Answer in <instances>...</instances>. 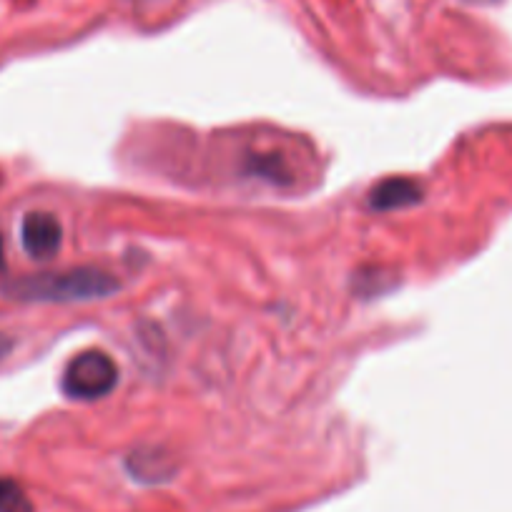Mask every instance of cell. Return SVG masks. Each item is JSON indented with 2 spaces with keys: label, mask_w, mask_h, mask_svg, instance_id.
<instances>
[{
  "label": "cell",
  "mask_w": 512,
  "mask_h": 512,
  "mask_svg": "<svg viewBox=\"0 0 512 512\" xmlns=\"http://www.w3.org/2000/svg\"><path fill=\"white\" fill-rule=\"evenodd\" d=\"M118 384V367L101 349L76 354L63 369L61 390L68 400L93 402L111 395Z\"/></svg>",
  "instance_id": "2"
},
{
  "label": "cell",
  "mask_w": 512,
  "mask_h": 512,
  "mask_svg": "<svg viewBox=\"0 0 512 512\" xmlns=\"http://www.w3.org/2000/svg\"><path fill=\"white\" fill-rule=\"evenodd\" d=\"M6 274V259H3V244H0V277Z\"/></svg>",
  "instance_id": "8"
},
{
  "label": "cell",
  "mask_w": 512,
  "mask_h": 512,
  "mask_svg": "<svg viewBox=\"0 0 512 512\" xmlns=\"http://www.w3.org/2000/svg\"><path fill=\"white\" fill-rule=\"evenodd\" d=\"M465 3H475V6H487V3H495V0H465Z\"/></svg>",
  "instance_id": "9"
},
{
  "label": "cell",
  "mask_w": 512,
  "mask_h": 512,
  "mask_svg": "<svg viewBox=\"0 0 512 512\" xmlns=\"http://www.w3.org/2000/svg\"><path fill=\"white\" fill-rule=\"evenodd\" d=\"M422 201V186L415 179L392 176L384 179L369 191V206L377 211H400Z\"/></svg>",
  "instance_id": "4"
},
{
  "label": "cell",
  "mask_w": 512,
  "mask_h": 512,
  "mask_svg": "<svg viewBox=\"0 0 512 512\" xmlns=\"http://www.w3.org/2000/svg\"><path fill=\"white\" fill-rule=\"evenodd\" d=\"M121 289L113 274L96 267H73L63 272L31 274L3 284V292L18 302L38 304H81L108 299Z\"/></svg>",
  "instance_id": "1"
},
{
  "label": "cell",
  "mask_w": 512,
  "mask_h": 512,
  "mask_svg": "<svg viewBox=\"0 0 512 512\" xmlns=\"http://www.w3.org/2000/svg\"><path fill=\"white\" fill-rule=\"evenodd\" d=\"M11 347H13V344H11V339H8L6 334H0V359L6 357L8 352H11Z\"/></svg>",
  "instance_id": "7"
},
{
  "label": "cell",
  "mask_w": 512,
  "mask_h": 512,
  "mask_svg": "<svg viewBox=\"0 0 512 512\" xmlns=\"http://www.w3.org/2000/svg\"><path fill=\"white\" fill-rule=\"evenodd\" d=\"M128 472L141 482H164L174 475V462L161 450H139L128 457Z\"/></svg>",
  "instance_id": "5"
},
{
  "label": "cell",
  "mask_w": 512,
  "mask_h": 512,
  "mask_svg": "<svg viewBox=\"0 0 512 512\" xmlns=\"http://www.w3.org/2000/svg\"><path fill=\"white\" fill-rule=\"evenodd\" d=\"M21 246L31 259L46 262L61 251L63 226L51 211H31L21 221Z\"/></svg>",
  "instance_id": "3"
},
{
  "label": "cell",
  "mask_w": 512,
  "mask_h": 512,
  "mask_svg": "<svg viewBox=\"0 0 512 512\" xmlns=\"http://www.w3.org/2000/svg\"><path fill=\"white\" fill-rule=\"evenodd\" d=\"M0 512H33L26 490L11 477H0Z\"/></svg>",
  "instance_id": "6"
}]
</instances>
